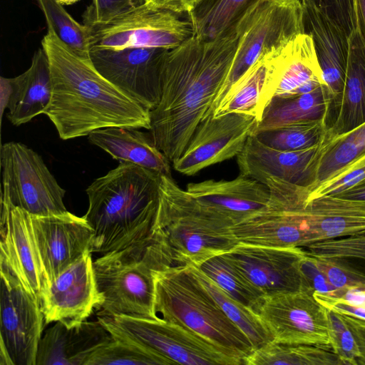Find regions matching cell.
<instances>
[{
    "instance_id": "cell-1",
    "label": "cell",
    "mask_w": 365,
    "mask_h": 365,
    "mask_svg": "<svg viewBox=\"0 0 365 365\" xmlns=\"http://www.w3.org/2000/svg\"><path fill=\"white\" fill-rule=\"evenodd\" d=\"M237 47L235 28L212 40L192 36L168 51L161 98L150 110L149 130L170 162L182 154L199 123L213 113Z\"/></svg>"
},
{
    "instance_id": "cell-2",
    "label": "cell",
    "mask_w": 365,
    "mask_h": 365,
    "mask_svg": "<svg viewBox=\"0 0 365 365\" xmlns=\"http://www.w3.org/2000/svg\"><path fill=\"white\" fill-rule=\"evenodd\" d=\"M50 66L52 96L44 113L59 137L69 140L110 127L150 128V111L103 77L51 30L41 40Z\"/></svg>"
},
{
    "instance_id": "cell-3",
    "label": "cell",
    "mask_w": 365,
    "mask_h": 365,
    "mask_svg": "<svg viewBox=\"0 0 365 365\" xmlns=\"http://www.w3.org/2000/svg\"><path fill=\"white\" fill-rule=\"evenodd\" d=\"M161 175L120 162L86 189L83 217L94 231L92 253L123 250L155 233Z\"/></svg>"
},
{
    "instance_id": "cell-4",
    "label": "cell",
    "mask_w": 365,
    "mask_h": 365,
    "mask_svg": "<svg viewBox=\"0 0 365 365\" xmlns=\"http://www.w3.org/2000/svg\"><path fill=\"white\" fill-rule=\"evenodd\" d=\"M173 260L155 230L153 235L93 261V271L101 302L97 316H131L157 319L154 272Z\"/></svg>"
},
{
    "instance_id": "cell-5",
    "label": "cell",
    "mask_w": 365,
    "mask_h": 365,
    "mask_svg": "<svg viewBox=\"0 0 365 365\" xmlns=\"http://www.w3.org/2000/svg\"><path fill=\"white\" fill-rule=\"evenodd\" d=\"M154 284L155 309L160 318L193 331L244 364L253 346L187 265L155 271Z\"/></svg>"
},
{
    "instance_id": "cell-6",
    "label": "cell",
    "mask_w": 365,
    "mask_h": 365,
    "mask_svg": "<svg viewBox=\"0 0 365 365\" xmlns=\"http://www.w3.org/2000/svg\"><path fill=\"white\" fill-rule=\"evenodd\" d=\"M155 230H158L174 265L200 267L238 242L231 227L208 215L174 180L161 175Z\"/></svg>"
},
{
    "instance_id": "cell-7",
    "label": "cell",
    "mask_w": 365,
    "mask_h": 365,
    "mask_svg": "<svg viewBox=\"0 0 365 365\" xmlns=\"http://www.w3.org/2000/svg\"><path fill=\"white\" fill-rule=\"evenodd\" d=\"M238 47L227 78L218 94L213 112L240 78L263 55L279 50L305 33L300 0H261L235 26Z\"/></svg>"
},
{
    "instance_id": "cell-8",
    "label": "cell",
    "mask_w": 365,
    "mask_h": 365,
    "mask_svg": "<svg viewBox=\"0 0 365 365\" xmlns=\"http://www.w3.org/2000/svg\"><path fill=\"white\" fill-rule=\"evenodd\" d=\"M97 319L112 336L144 346L174 364H242L200 334L160 317L98 316Z\"/></svg>"
},
{
    "instance_id": "cell-9",
    "label": "cell",
    "mask_w": 365,
    "mask_h": 365,
    "mask_svg": "<svg viewBox=\"0 0 365 365\" xmlns=\"http://www.w3.org/2000/svg\"><path fill=\"white\" fill-rule=\"evenodd\" d=\"M0 158L1 201L36 216L68 212L63 202L66 190L36 151L21 143L11 141L2 144Z\"/></svg>"
},
{
    "instance_id": "cell-10",
    "label": "cell",
    "mask_w": 365,
    "mask_h": 365,
    "mask_svg": "<svg viewBox=\"0 0 365 365\" xmlns=\"http://www.w3.org/2000/svg\"><path fill=\"white\" fill-rule=\"evenodd\" d=\"M0 365H36L43 314L38 300L0 261Z\"/></svg>"
},
{
    "instance_id": "cell-11",
    "label": "cell",
    "mask_w": 365,
    "mask_h": 365,
    "mask_svg": "<svg viewBox=\"0 0 365 365\" xmlns=\"http://www.w3.org/2000/svg\"><path fill=\"white\" fill-rule=\"evenodd\" d=\"M91 48L171 50L193 36L187 19L173 11L143 4L110 21L91 27Z\"/></svg>"
},
{
    "instance_id": "cell-12",
    "label": "cell",
    "mask_w": 365,
    "mask_h": 365,
    "mask_svg": "<svg viewBox=\"0 0 365 365\" xmlns=\"http://www.w3.org/2000/svg\"><path fill=\"white\" fill-rule=\"evenodd\" d=\"M255 312L275 341L330 346L328 309L312 290L264 296Z\"/></svg>"
},
{
    "instance_id": "cell-13",
    "label": "cell",
    "mask_w": 365,
    "mask_h": 365,
    "mask_svg": "<svg viewBox=\"0 0 365 365\" xmlns=\"http://www.w3.org/2000/svg\"><path fill=\"white\" fill-rule=\"evenodd\" d=\"M168 51L162 48H91L90 56L103 77L150 111L161 98Z\"/></svg>"
},
{
    "instance_id": "cell-14",
    "label": "cell",
    "mask_w": 365,
    "mask_h": 365,
    "mask_svg": "<svg viewBox=\"0 0 365 365\" xmlns=\"http://www.w3.org/2000/svg\"><path fill=\"white\" fill-rule=\"evenodd\" d=\"M255 115L232 112L217 117L213 113L196 128L185 151L173 162V168L185 175L237 157L257 125Z\"/></svg>"
},
{
    "instance_id": "cell-15",
    "label": "cell",
    "mask_w": 365,
    "mask_h": 365,
    "mask_svg": "<svg viewBox=\"0 0 365 365\" xmlns=\"http://www.w3.org/2000/svg\"><path fill=\"white\" fill-rule=\"evenodd\" d=\"M221 255L264 296L309 289L301 271L302 247L238 242Z\"/></svg>"
},
{
    "instance_id": "cell-16",
    "label": "cell",
    "mask_w": 365,
    "mask_h": 365,
    "mask_svg": "<svg viewBox=\"0 0 365 365\" xmlns=\"http://www.w3.org/2000/svg\"><path fill=\"white\" fill-rule=\"evenodd\" d=\"M101 302L92 252L88 251L49 282L40 307L46 324L61 322L72 327L87 320Z\"/></svg>"
},
{
    "instance_id": "cell-17",
    "label": "cell",
    "mask_w": 365,
    "mask_h": 365,
    "mask_svg": "<svg viewBox=\"0 0 365 365\" xmlns=\"http://www.w3.org/2000/svg\"><path fill=\"white\" fill-rule=\"evenodd\" d=\"M327 133L317 144L299 150L268 147L251 134L237 156L240 173L265 185L279 181L307 187L314 184L317 165L324 148Z\"/></svg>"
},
{
    "instance_id": "cell-18",
    "label": "cell",
    "mask_w": 365,
    "mask_h": 365,
    "mask_svg": "<svg viewBox=\"0 0 365 365\" xmlns=\"http://www.w3.org/2000/svg\"><path fill=\"white\" fill-rule=\"evenodd\" d=\"M36 245L49 282L86 252L91 251L94 231L83 217L31 215Z\"/></svg>"
},
{
    "instance_id": "cell-19",
    "label": "cell",
    "mask_w": 365,
    "mask_h": 365,
    "mask_svg": "<svg viewBox=\"0 0 365 365\" xmlns=\"http://www.w3.org/2000/svg\"><path fill=\"white\" fill-rule=\"evenodd\" d=\"M0 261L6 264L39 302L49 284L36 245L31 215L1 201Z\"/></svg>"
},
{
    "instance_id": "cell-20",
    "label": "cell",
    "mask_w": 365,
    "mask_h": 365,
    "mask_svg": "<svg viewBox=\"0 0 365 365\" xmlns=\"http://www.w3.org/2000/svg\"><path fill=\"white\" fill-rule=\"evenodd\" d=\"M186 191L207 213L231 227L270 205L268 188L240 173L231 180L188 183Z\"/></svg>"
},
{
    "instance_id": "cell-21",
    "label": "cell",
    "mask_w": 365,
    "mask_h": 365,
    "mask_svg": "<svg viewBox=\"0 0 365 365\" xmlns=\"http://www.w3.org/2000/svg\"><path fill=\"white\" fill-rule=\"evenodd\" d=\"M301 1L304 7L305 33L312 37L336 114L345 82L349 36L312 0Z\"/></svg>"
},
{
    "instance_id": "cell-22",
    "label": "cell",
    "mask_w": 365,
    "mask_h": 365,
    "mask_svg": "<svg viewBox=\"0 0 365 365\" xmlns=\"http://www.w3.org/2000/svg\"><path fill=\"white\" fill-rule=\"evenodd\" d=\"M303 210H287L269 206L234 224L238 242L276 247H304L309 229Z\"/></svg>"
},
{
    "instance_id": "cell-23",
    "label": "cell",
    "mask_w": 365,
    "mask_h": 365,
    "mask_svg": "<svg viewBox=\"0 0 365 365\" xmlns=\"http://www.w3.org/2000/svg\"><path fill=\"white\" fill-rule=\"evenodd\" d=\"M112 338L98 319L72 327L56 322L41 336L36 365H85L90 355Z\"/></svg>"
},
{
    "instance_id": "cell-24",
    "label": "cell",
    "mask_w": 365,
    "mask_h": 365,
    "mask_svg": "<svg viewBox=\"0 0 365 365\" xmlns=\"http://www.w3.org/2000/svg\"><path fill=\"white\" fill-rule=\"evenodd\" d=\"M322 85L326 83L311 35L299 34L277 51L272 76L274 97L299 96Z\"/></svg>"
},
{
    "instance_id": "cell-25",
    "label": "cell",
    "mask_w": 365,
    "mask_h": 365,
    "mask_svg": "<svg viewBox=\"0 0 365 365\" xmlns=\"http://www.w3.org/2000/svg\"><path fill=\"white\" fill-rule=\"evenodd\" d=\"M303 213L309 225V243L365 231V200L324 195L309 202Z\"/></svg>"
},
{
    "instance_id": "cell-26",
    "label": "cell",
    "mask_w": 365,
    "mask_h": 365,
    "mask_svg": "<svg viewBox=\"0 0 365 365\" xmlns=\"http://www.w3.org/2000/svg\"><path fill=\"white\" fill-rule=\"evenodd\" d=\"M89 141L119 162L133 163L173 178L170 161L156 146L150 133L131 127L110 126L92 131Z\"/></svg>"
},
{
    "instance_id": "cell-27",
    "label": "cell",
    "mask_w": 365,
    "mask_h": 365,
    "mask_svg": "<svg viewBox=\"0 0 365 365\" xmlns=\"http://www.w3.org/2000/svg\"><path fill=\"white\" fill-rule=\"evenodd\" d=\"M11 79L13 91L7 118L14 125L19 126L44 113L51 102V71L43 48L36 51L26 71Z\"/></svg>"
},
{
    "instance_id": "cell-28",
    "label": "cell",
    "mask_w": 365,
    "mask_h": 365,
    "mask_svg": "<svg viewBox=\"0 0 365 365\" xmlns=\"http://www.w3.org/2000/svg\"><path fill=\"white\" fill-rule=\"evenodd\" d=\"M345 82L339 108L327 133L336 136L365 123V41L358 24L349 38Z\"/></svg>"
},
{
    "instance_id": "cell-29",
    "label": "cell",
    "mask_w": 365,
    "mask_h": 365,
    "mask_svg": "<svg viewBox=\"0 0 365 365\" xmlns=\"http://www.w3.org/2000/svg\"><path fill=\"white\" fill-rule=\"evenodd\" d=\"M332 98L326 85L290 97L274 96L264 108L254 133L302 120L327 119Z\"/></svg>"
},
{
    "instance_id": "cell-30",
    "label": "cell",
    "mask_w": 365,
    "mask_h": 365,
    "mask_svg": "<svg viewBox=\"0 0 365 365\" xmlns=\"http://www.w3.org/2000/svg\"><path fill=\"white\" fill-rule=\"evenodd\" d=\"M262 56L240 78L213 112L217 117L232 112L255 115L258 122L263 113V101L274 53Z\"/></svg>"
},
{
    "instance_id": "cell-31",
    "label": "cell",
    "mask_w": 365,
    "mask_h": 365,
    "mask_svg": "<svg viewBox=\"0 0 365 365\" xmlns=\"http://www.w3.org/2000/svg\"><path fill=\"white\" fill-rule=\"evenodd\" d=\"M261 0H202L187 13L193 36L212 40L235 29L239 21Z\"/></svg>"
},
{
    "instance_id": "cell-32",
    "label": "cell",
    "mask_w": 365,
    "mask_h": 365,
    "mask_svg": "<svg viewBox=\"0 0 365 365\" xmlns=\"http://www.w3.org/2000/svg\"><path fill=\"white\" fill-rule=\"evenodd\" d=\"M245 365H345L330 346L284 344L274 340L253 350Z\"/></svg>"
},
{
    "instance_id": "cell-33",
    "label": "cell",
    "mask_w": 365,
    "mask_h": 365,
    "mask_svg": "<svg viewBox=\"0 0 365 365\" xmlns=\"http://www.w3.org/2000/svg\"><path fill=\"white\" fill-rule=\"evenodd\" d=\"M302 248L307 255L340 267L365 287V231L313 242Z\"/></svg>"
},
{
    "instance_id": "cell-34",
    "label": "cell",
    "mask_w": 365,
    "mask_h": 365,
    "mask_svg": "<svg viewBox=\"0 0 365 365\" xmlns=\"http://www.w3.org/2000/svg\"><path fill=\"white\" fill-rule=\"evenodd\" d=\"M187 266L227 317L249 339L254 349L273 340L272 334L257 312L231 297L199 267Z\"/></svg>"
},
{
    "instance_id": "cell-35",
    "label": "cell",
    "mask_w": 365,
    "mask_h": 365,
    "mask_svg": "<svg viewBox=\"0 0 365 365\" xmlns=\"http://www.w3.org/2000/svg\"><path fill=\"white\" fill-rule=\"evenodd\" d=\"M365 153V123L341 135L327 133L324 148L319 157L314 184L309 192L319 183L329 179Z\"/></svg>"
},
{
    "instance_id": "cell-36",
    "label": "cell",
    "mask_w": 365,
    "mask_h": 365,
    "mask_svg": "<svg viewBox=\"0 0 365 365\" xmlns=\"http://www.w3.org/2000/svg\"><path fill=\"white\" fill-rule=\"evenodd\" d=\"M329 125L327 119L298 121L255 132L256 138L265 145L280 150H299L319 143Z\"/></svg>"
},
{
    "instance_id": "cell-37",
    "label": "cell",
    "mask_w": 365,
    "mask_h": 365,
    "mask_svg": "<svg viewBox=\"0 0 365 365\" xmlns=\"http://www.w3.org/2000/svg\"><path fill=\"white\" fill-rule=\"evenodd\" d=\"M51 30L71 49L83 58H91L92 29L76 21L58 0H36Z\"/></svg>"
},
{
    "instance_id": "cell-38",
    "label": "cell",
    "mask_w": 365,
    "mask_h": 365,
    "mask_svg": "<svg viewBox=\"0 0 365 365\" xmlns=\"http://www.w3.org/2000/svg\"><path fill=\"white\" fill-rule=\"evenodd\" d=\"M112 336V335H111ZM112 339L93 352L85 365H171L164 356L130 340L112 336Z\"/></svg>"
},
{
    "instance_id": "cell-39",
    "label": "cell",
    "mask_w": 365,
    "mask_h": 365,
    "mask_svg": "<svg viewBox=\"0 0 365 365\" xmlns=\"http://www.w3.org/2000/svg\"><path fill=\"white\" fill-rule=\"evenodd\" d=\"M197 267L231 297L254 311L264 297L221 255L207 259Z\"/></svg>"
},
{
    "instance_id": "cell-40",
    "label": "cell",
    "mask_w": 365,
    "mask_h": 365,
    "mask_svg": "<svg viewBox=\"0 0 365 365\" xmlns=\"http://www.w3.org/2000/svg\"><path fill=\"white\" fill-rule=\"evenodd\" d=\"M365 185V153L309 193L307 202L324 195H336Z\"/></svg>"
},
{
    "instance_id": "cell-41",
    "label": "cell",
    "mask_w": 365,
    "mask_h": 365,
    "mask_svg": "<svg viewBox=\"0 0 365 365\" xmlns=\"http://www.w3.org/2000/svg\"><path fill=\"white\" fill-rule=\"evenodd\" d=\"M327 309L331 349L345 365H357L359 351L351 331L337 312Z\"/></svg>"
},
{
    "instance_id": "cell-42",
    "label": "cell",
    "mask_w": 365,
    "mask_h": 365,
    "mask_svg": "<svg viewBox=\"0 0 365 365\" xmlns=\"http://www.w3.org/2000/svg\"><path fill=\"white\" fill-rule=\"evenodd\" d=\"M145 2L146 0H91L82 14L83 24L89 27L106 24Z\"/></svg>"
},
{
    "instance_id": "cell-43",
    "label": "cell",
    "mask_w": 365,
    "mask_h": 365,
    "mask_svg": "<svg viewBox=\"0 0 365 365\" xmlns=\"http://www.w3.org/2000/svg\"><path fill=\"white\" fill-rule=\"evenodd\" d=\"M324 307L365 319V287L336 289L331 295L314 292Z\"/></svg>"
},
{
    "instance_id": "cell-44",
    "label": "cell",
    "mask_w": 365,
    "mask_h": 365,
    "mask_svg": "<svg viewBox=\"0 0 365 365\" xmlns=\"http://www.w3.org/2000/svg\"><path fill=\"white\" fill-rule=\"evenodd\" d=\"M325 11L348 36L357 28L355 0H312Z\"/></svg>"
},
{
    "instance_id": "cell-45",
    "label": "cell",
    "mask_w": 365,
    "mask_h": 365,
    "mask_svg": "<svg viewBox=\"0 0 365 365\" xmlns=\"http://www.w3.org/2000/svg\"><path fill=\"white\" fill-rule=\"evenodd\" d=\"M301 271L307 287L314 292L331 295L337 289L329 283L317 259L306 252L301 262Z\"/></svg>"
},
{
    "instance_id": "cell-46",
    "label": "cell",
    "mask_w": 365,
    "mask_h": 365,
    "mask_svg": "<svg viewBox=\"0 0 365 365\" xmlns=\"http://www.w3.org/2000/svg\"><path fill=\"white\" fill-rule=\"evenodd\" d=\"M316 259L329 283L336 289L363 287L340 267L326 261Z\"/></svg>"
},
{
    "instance_id": "cell-47",
    "label": "cell",
    "mask_w": 365,
    "mask_h": 365,
    "mask_svg": "<svg viewBox=\"0 0 365 365\" xmlns=\"http://www.w3.org/2000/svg\"><path fill=\"white\" fill-rule=\"evenodd\" d=\"M338 313L351 331L358 347L359 357L357 365H365V319L347 314Z\"/></svg>"
},
{
    "instance_id": "cell-48",
    "label": "cell",
    "mask_w": 365,
    "mask_h": 365,
    "mask_svg": "<svg viewBox=\"0 0 365 365\" xmlns=\"http://www.w3.org/2000/svg\"><path fill=\"white\" fill-rule=\"evenodd\" d=\"M202 0H146L149 6L166 9L181 14L195 9Z\"/></svg>"
},
{
    "instance_id": "cell-49",
    "label": "cell",
    "mask_w": 365,
    "mask_h": 365,
    "mask_svg": "<svg viewBox=\"0 0 365 365\" xmlns=\"http://www.w3.org/2000/svg\"><path fill=\"white\" fill-rule=\"evenodd\" d=\"M13 91L11 78H0V118L2 121L3 115L8 108Z\"/></svg>"
},
{
    "instance_id": "cell-50",
    "label": "cell",
    "mask_w": 365,
    "mask_h": 365,
    "mask_svg": "<svg viewBox=\"0 0 365 365\" xmlns=\"http://www.w3.org/2000/svg\"><path fill=\"white\" fill-rule=\"evenodd\" d=\"M358 24L365 41V0H355Z\"/></svg>"
},
{
    "instance_id": "cell-51",
    "label": "cell",
    "mask_w": 365,
    "mask_h": 365,
    "mask_svg": "<svg viewBox=\"0 0 365 365\" xmlns=\"http://www.w3.org/2000/svg\"><path fill=\"white\" fill-rule=\"evenodd\" d=\"M334 195L351 199L365 200V185L343 191Z\"/></svg>"
},
{
    "instance_id": "cell-52",
    "label": "cell",
    "mask_w": 365,
    "mask_h": 365,
    "mask_svg": "<svg viewBox=\"0 0 365 365\" xmlns=\"http://www.w3.org/2000/svg\"><path fill=\"white\" fill-rule=\"evenodd\" d=\"M78 1L80 0H58V1L62 5H71Z\"/></svg>"
}]
</instances>
